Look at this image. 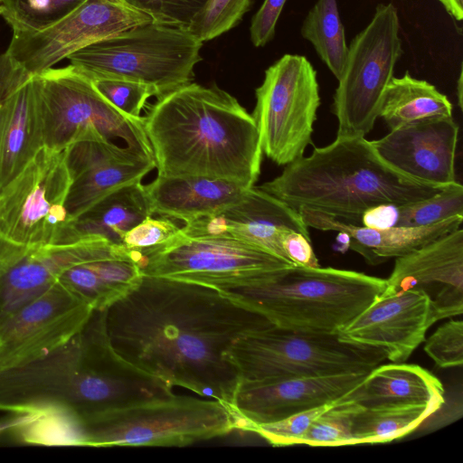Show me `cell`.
Instances as JSON below:
<instances>
[{
    "instance_id": "obj_33",
    "label": "cell",
    "mask_w": 463,
    "mask_h": 463,
    "mask_svg": "<svg viewBox=\"0 0 463 463\" xmlns=\"http://www.w3.org/2000/svg\"><path fill=\"white\" fill-rule=\"evenodd\" d=\"M252 0H208L186 28L201 42L213 40L236 26Z\"/></svg>"
},
{
    "instance_id": "obj_40",
    "label": "cell",
    "mask_w": 463,
    "mask_h": 463,
    "mask_svg": "<svg viewBox=\"0 0 463 463\" xmlns=\"http://www.w3.org/2000/svg\"><path fill=\"white\" fill-rule=\"evenodd\" d=\"M207 2L208 0H162L157 23L186 29Z\"/></svg>"
},
{
    "instance_id": "obj_6",
    "label": "cell",
    "mask_w": 463,
    "mask_h": 463,
    "mask_svg": "<svg viewBox=\"0 0 463 463\" xmlns=\"http://www.w3.org/2000/svg\"><path fill=\"white\" fill-rule=\"evenodd\" d=\"M238 429L214 399L173 394L95 414L79 422L80 446H186Z\"/></svg>"
},
{
    "instance_id": "obj_23",
    "label": "cell",
    "mask_w": 463,
    "mask_h": 463,
    "mask_svg": "<svg viewBox=\"0 0 463 463\" xmlns=\"http://www.w3.org/2000/svg\"><path fill=\"white\" fill-rule=\"evenodd\" d=\"M145 188L153 214L184 223L227 208L247 189L226 179L191 175H157Z\"/></svg>"
},
{
    "instance_id": "obj_7",
    "label": "cell",
    "mask_w": 463,
    "mask_h": 463,
    "mask_svg": "<svg viewBox=\"0 0 463 463\" xmlns=\"http://www.w3.org/2000/svg\"><path fill=\"white\" fill-rule=\"evenodd\" d=\"M142 275L221 291L256 286L296 266L263 248L228 236H190L180 231L165 243L129 250Z\"/></svg>"
},
{
    "instance_id": "obj_10",
    "label": "cell",
    "mask_w": 463,
    "mask_h": 463,
    "mask_svg": "<svg viewBox=\"0 0 463 463\" xmlns=\"http://www.w3.org/2000/svg\"><path fill=\"white\" fill-rule=\"evenodd\" d=\"M152 22L124 0H89L46 29L13 33L0 55V101L71 53Z\"/></svg>"
},
{
    "instance_id": "obj_16",
    "label": "cell",
    "mask_w": 463,
    "mask_h": 463,
    "mask_svg": "<svg viewBox=\"0 0 463 463\" xmlns=\"http://www.w3.org/2000/svg\"><path fill=\"white\" fill-rule=\"evenodd\" d=\"M369 372L240 381L231 409L238 429L251 431L295 413L335 401L352 392Z\"/></svg>"
},
{
    "instance_id": "obj_31",
    "label": "cell",
    "mask_w": 463,
    "mask_h": 463,
    "mask_svg": "<svg viewBox=\"0 0 463 463\" xmlns=\"http://www.w3.org/2000/svg\"><path fill=\"white\" fill-rule=\"evenodd\" d=\"M463 215V186L456 182L426 199L392 204V227H421Z\"/></svg>"
},
{
    "instance_id": "obj_44",
    "label": "cell",
    "mask_w": 463,
    "mask_h": 463,
    "mask_svg": "<svg viewBox=\"0 0 463 463\" xmlns=\"http://www.w3.org/2000/svg\"><path fill=\"white\" fill-rule=\"evenodd\" d=\"M457 90H458V106L462 108V68L460 69V73L458 80L457 84Z\"/></svg>"
},
{
    "instance_id": "obj_43",
    "label": "cell",
    "mask_w": 463,
    "mask_h": 463,
    "mask_svg": "<svg viewBox=\"0 0 463 463\" xmlns=\"http://www.w3.org/2000/svg\"><path fill=\"white\" fill-rule=\"evenodd\" d=\"M445 10L457 21L463 18V0H439Z\"/></svg>"
},
{
    "instance_id": "obj_28",
    "label": "cell",
    "mask_w": 463,
    "mask_h": 463,
    "mask_svg": "<svg viewBox=\"0 0 463 463\" xmlns=\"http://www.w3.org/2000/svg\"><path fill=\"white\" fill-rule=\"evenodd\" d=\"M440 408L436 404L361 405L353 418V436L356 444L390 442L413 431Z\"/></svg>"
},
{
    "instance_id": "obj_36",
    "label": "cell",
    "mask_w": 463,
    "mask_h": 463,
    "mask_svg": "<svg viewBox=\"0 0 463 463\" xmlns=\"http://www.w3.org/2000/svg\"><path fill=\"white\" fill-rule=\"evenodd\" d=\"M426 354L439 368L461 366L463 363V322L450 319L427 340Z\"/></svg>"
},
{
    "instance_id": "obj_25",
    "label": "cell",
    "mask_w": 463,
    "mask_h": 463,
    "mask_svg": "<svg viewBox=\"0 0 463 463\" xmlns=\"http://www.w3.org/2000/svg\"><path fill=\"white\" fill-rule=\"evenodd\" d=\"M364 407L389 404H436L445 402L444 387L430 372L417 364L392 363L372 369L352 391Z\"/></svg>"
},
{
    "instance_id": "obj_29",
    "label": "cell",
    "mask_w": 463,
    "mask_h": 463,
    "mask_svg": "<svg viewBox=\"0 0 463 463\" xmlns=\"http://www.w3.org/2000/svg\"><path fill=\"white\" fill-rule=\"evenodd\" d=\"M301 35L314 46L320 60L338 80L348 46L336 0H317L303 21Z\"/></svg>"
},
{
    "instance_id": "obj_11",
    "label": "cell",
    "mask_w": 463,
    "mask_h": 463,
    "mask_svg": "<svg viewBox=\"0 0 463 463\" xmlns=\"http://www.w3.org/2000/svg\"><path fill=\"white\" fill-rule=\"evenodd\" d=\"M398 10L379 4L367 24L348 45L333 97L336 136L364 137L380 115L384 92L403 54Z\"/></svg>"
},
{
    "instance_id": "obj_37",
    "label": "cell",
    "mask_w": 463,
    "mask_h": 463,
    "mask_svg": "<svg viewBox=\"0 0 463 463\" xmlns=\"http://www.w3.org/2000/svg\"><path fill=\"white\" fill-rule=\"evenodd\" d=\"M179 227L171 218L147 216L123 237L122 245L129 250H139L165 243L174 237Z\"/></svg>"
},
{
    "instance_id": "obj_5",
    "label": "cell",
    "mask_w": 463,
    "mask_h": 463,
    "mask_svg": "<svg viewBox=\"0 0 463 463\" xmlns=\"http://www.w3.org/2000/svg\"><path fill=\"white\" fill-rule=\"evenodd\" d=\"M202 46L185 28L152 22L91 43L67 59L90 80L145 83L156 89L158 99L192 82Z\"/></svg>"
},
{
    "instance_id": "obj_12",
    "label": "cell",
    "mask_w": 463,
    "mask_h": 463,
    "mask_svg": "<svg viewBox=\"0 0 463 463\" xmlns=\"http://www.w3.org/2000/svg\"><path fill=\"white\" fill-rule=\"evenodd\" d=\"M251 114L262 152L279 165L301 157L320 105L317 71L307 57L285 54L265 71Z\"/></svg>"
},
{
    "instance_id": "obj_24",
    "label": "cell",
    "mask_w": 463,
    "mask_h": 463,
    "mask_svg": "<svg viewBox=\"0 0 463 463\" xmlns=\"http://www.w3.org/2000/svg\"><path fill=\"white\" fill-rule=\"evenodd\" d=\"M43 146L39 98L32 79L0 101V194Z\"/></svg>"
},
{
    "instance_id": "obj_9",
    "label": "cell",
    "mask_w": 463,
    "mask_h": 463,
    "mask_svg": "<svg viewBox=\"0 0 463 463\" xmlns=\"http://www.w3.org/2000/svg\"><path fill=\"white\" fill-rule=\"evenodd\" d=\"M39 98L44 146L63 150L82 139L118 138L154 158L143 117L113 107L92 80L72 65L50 68L33 78Z\"/></svg>"
},
{
    "instance_id": "obj_32",
    "label": "cell",
    "mask_w": 463,
    "mask_h": 463,
    "mask_svg": "<svg viewBox=\"0 0 463 463\" xmlns=\"http://www.w3.org/2000/svg\"><path fill=\"white\" fill-rule=\"evenodd\" d=\"M360 406L350 392L312 422L299 444L315 447L356 444L352 426L354 415Z\"/></svg>"
},
{
    "instance_id": "obj_4",
    "label": "cell",
    "mask_w": 463,
    "mask_h": 463,
    "mask_svg": "<svg viewBox=\"0 0 463 463\" xmlns=\"http://www.w3.org/2000/svg\"><path fill=\"white\" fill-rule=\"evenodd\" d=\"M386 287V279L363 272L296 265L265 283L225 293L275 326L336 334Z\"/></svg>"
},
{
    "instance_id": "obj_21",
    "label": "cell",
    "mask_w": 463,
    "mask_h": 463,
    "mask_svg": "<svg viewBox=\"0 0 463 463\" xmlns=\"http://www.w3.org/2000/svg\"><path fill=\"white\" fill-rule=\"evenodd\" d=\"M97 254L90 240L33 248L0 235V322L47 289L65 269Z\"/></svg>"
},
{
    "instance_id": "obj_13",
    "label": "cell",
    "mask_w": 463,
    "mask_h": 463,
    "mask_svg": "<svg viewBox=\"0 0 463 463\" xmlns=\"http://www.w3.org/2000/svg\"><path fill=\"white\" fill-rule=\"evenodd\" d=\"M71 182L66 150L43 146L0 194V235L33 248L66 244Z\"/></svg>"
},
{
    "instance_id": "obj_1",
    "label": "cell",
    "mask_w": 463,
    "mask_h": 463,
    "mask_svg": "<svg viewBox=\"0 0 463 463\" xmlns=\"http://www.w3.org/2000/svg\"><path fill=\"white\" fill-rule=\"evenodd\" d=\"M269 325L223 291L146 275L107 308L110 341L125 360L230 409L240 377L224 353L241 335Z\"/></svg>"
},
{
    "instance_id": "obj_19",
    "label": "cell",
    "mask_w": 463,
    "mask_h": 463,
    "mask_svg": "<svg viewBox=\"0 0 463 463\" xmlns=\"http://www.w3.org/2000/svg\"><path fill=\"white\" fill-rule=\"evenodd\" d=\"M458 137V124L446 117L402 125L370 143L397 171L424 183L449 185L457 182Z\"/></svg>"
},
{
    "instance_id": "obj_35",
    "label": "cell",
    "mask_w": 463,
    "mask_h": 463,
    "mask_svg": "<svg viewBox=\"0 0 463 463\" xmlns=\"http://www.w3.org/2000/svg\"><path fill=\"white\" fill-rule=\"evenodd\" d=\"M339 399L295 413L275 422L258 425L252 432L259 434L273 446L299 444V440L307 433L312 422L333 407Z\"/></svg>"
},
{
    "instance_id": "obj_18",
    "label": "cell",
    "mask_w": 463,
    "mask_h": 463,
    "mask_svg": "<svg viewBox=\"0 0 463 463\" xmlns=\"http://www.w3.org/2000/svg\"><path fill=\"white\" fill-rule=\"evenodd\" d=\"M385 292L419 290L437 320L463 312V230L458 228L395 259Z\"/></svg>"
},
{
    "instance_id": "obj_22",
    "label": "cell",
    "mask_w": 463,
    "mask_h": 463,
    "mask_svg": "<svg viewBox=\"0 0 463 463\" xmlns=\"http://www.w3.org/2000/svg\"><path fill=\"white\" fill-rule=\"evenodd\" d=\"M304 222L324 232L345 233L348 246L370 265H379L403 256L434 240L460 228L463 215L421 227L370 228L347 222L309 208L298 209Z\"/></svg>"
},
{
    "instance_id": "obj_26",
    "label": "cell",
    "mask_w": 463,
    "mask_h": 463,
    "mask_svg": "<svg viewBox=\"0 0 463 463\" xmlns=\"http://www.w3.org/2000/svg\"><path fill=\"white\" fill-rule=\"evenodd\" d=\"M150 215L153 212L145 185L138 182L123 186L71 220L66 244L99 237L122 245L125 234Z\"/></svg>"
},
{
    "instance_id": "obj_17",
    "label": "cell",
    "mask_w": 463,
    "mask_h": 463,
    "mask_svg": "<svg viewBox=\"0 0 463 463\" xmlns=\"http://www.w3.org/2000/svg\"><path fill=\"white\" fill-rule=\"evenodd\" d=\"M71 186L65 207L72 220L114 191L141 182L155 159L107 139H82L65 148Z\"/></svg>"
},
{
    "instance_id": "obj_39",
    "label": "cell",
    "mask_w": 463,
    "mask_h": 463,
    "mask_svg": "<svg viewBox=\"0 0 463 463\" xmlns=\"http://www.w3.org/2000/svg\"><path fill=\"white\" fill-rule=\"evenodd\" d=\"M280 246L285 257L293 264L310 268L320 267L311 240L302 233L285 231L280 235Z\"/></svg>"
},
{
    "instance_id": "obj_3",
    "label": "cell",
    "mask_w": 463,
    "mask_h": 463,
    "mask_svg": "<svg viewBox=\"0 0 463 463\" xmlns=\"http://www.w3.org/2000/svg\"><path fill=\"white\" fill-rule=\"evenodd\" d=\"M450 185L424 183L397 171L364 137L336 136L259 187L296 210L309 208L361 225V216L372 207L426 199Z\"/></svg>"
},
{
    "instance_id": "obj_45",
    "label": "cell",
    "mask_w": 463,
    "mask_h": 463,
    "mask_svg": "<svg viewBox=\"0 0 463 463\" xmlns=\"http://www.w3.org/2000/svg\"><path fill=\"white\" fill-rule=\"evenodd\" d=\"M2 9H1V0H0V16H1Z\"/></svg>"
},
{
    "instance_id": "obj_42",
    "label": "cell",
    "mask_w": 463,
    "mask_h": 463,
    "mask_svg": "<svg viewBox=\"0 0 463 463\" xmlns=\"http://www.w3.org/2000/svg\"><path fill=\"white\" fill-rule=\"evenodd\" d=\"M29 417L27 413H11L9 416L0 420V437L10 436L11 432L19 425L24 423Z\"/></svg>"
},
{
    "instance_id": "obj_20",
    "label": "cell",
    "mask_w": 463,
    "mask_h": 463,
    "mask_svg": "<svg viewBox=\"0 0 463 463\" xmlns=\"http://www.w3.org/2000/svg\"><path fill=\"white\" fill-rule=\"evenodd\" d=\"M181 231L190 236L228 235L286 260L280 246L282 232L294 231L311 240L308 227L298 210L255 186L247 188L227 208L185 222Z\"/></svg>"
},
{
    "instance_id": "obj_41",
    "label": "cell",
    "mask_w": 463,
    "mask_h": 463,
    "mask_svg": "<svg viewBox=\"0 0 463 463\" xmlns=\"http://www.w3.org/2000/svg\"><path fill=\"white\" fill-rule=\"evenodd\" d=\"M130 6L152 16L158 22L161 12L162 0H124Z\"/></svg>"
},
{
    "instance_id": "obj_27",
    "label": "cell",
    "mask_w": 463,
    "mask_h": 463,
    "mask_svg": "<svg viewBox=\"0 0 463 463\" xmlns=\"http://www.w3.org/2000/svg\"><path fill=\"white\" fill-rule=\"evenodd\" d=\"M379 117L391 130L419 120L452 117V104L434 85L406 71L391 80Z\"/></svg>"
},
{
    "instance_id": "obj_14",
    "label": "cell",
    "mask_w": 463,
    "mask_h": 463,
    "mask_svg": "<svg viewBox=\"0 0 463 463\" xmlns=\"http://www.w3.org/2000/svg\"><path fill=\"white\" fill-rule=\"evenodd\" d=\"M93 311L57 279L0 322V371L30 364L62 346Z\"/></svg>"
},
{
    "instance_id": "obj_30",
    "label": "cell",
    "mask_w": 463,
    "mask_h": 463,
    "mask_svg": "<svg viewBox=\"0 0 463 463\" xmlns=\"http://www.w3.org/2000/svg\"><path fill=\"white\" fill-rule=\"evenodd\" d=\"M89 0H1V16L13 33H33L60 22Z\"/></svg>"
},
{
    "instance_id": "obj_34",
    "label": "cell",
    "mask_w": 463,
    "mask_h": 463,
    "mask_svg": "<svg viewBox=\"0 0 463 463\" xmlns=\"http://www.w3.org/2000/svg\"><path fill=\"white\" fill-rule=\"evenodd\" d=\"M97 90L117 109L133 118H140L146 100L156 96L150 85L123 79L91 80Z\"/></svg>"
},
{
    "instance_id": "obj_15",
    "label": "cell",
    "mask_w": 463,
    "mask_h": 463,
    "mask_svg": "<svg viewBox=\"0 0 463 463\" xmlns=\"http://www.w3.org/2000/svg\"><path fill=\"white\" fill-rule=\"evenodd\" d=\"M437 321L425 293L383 291L336 335L345 343L379 349L392 363H404Z\"/></svg>"
},
{
    "instance_id": "obj_38",
    "label": "cell",
    "mask_w": 463,
    "mask_h": 463,
    "mask_svg": "<svg viewBox=\"0 0 463 463\" xmlns=\"http://www.w3.org/2000/svg\"><path fill=\"white\" fill-rule=\"evenodd\" d=\"M287 0H264L251 19L250 36L255 47H262L275 36L276 25Z\"/></svg>"
},
{
    "instance_id": "obj_8",
    "label": "cell",
    "mask_w": 463,
    "mask_h": 463,
    "mask_svg": "<svg viewBox=\"0 0 463 463\" xmlns=\"http://www.w3.org/2000/svg\"><path fill=\"white\" fill-rule=\"evenodd\" d=\"M240 381L370 372L385 359L375 348L345 343L336 334L292 331L269 325L238 337L224 353Z\"/></svg>"
},
{
    "instance_id": "obj_2",
    "label": "cell",
    "mask_w": 463,
    "mask_h": 463,
    "mask_svg": "<svg viewBox=\"0 0 463 463\" xmlns=\"http://www.w3.org/2000/svg\"><path fill=\"white\" fill-rule=\"evenodd\" d=\"M158 176L222 178L250 188L260 174L262 149L252 117L216 85L182 86L143 117Z\"/></svg>"
}]
</instances>
